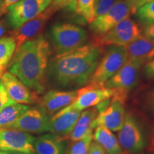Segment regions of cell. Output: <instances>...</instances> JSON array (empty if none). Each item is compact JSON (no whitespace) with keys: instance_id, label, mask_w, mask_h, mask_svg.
Instances as JSON below:
<instances>
[{"instance_id":"obj_1","label":"cell","mask_w":154,"mask_h":154,"mask_svg":"<svg viewBox=\"0 0 154 154\" xmlns=\"http://www.w3.org/2000/svg\"><path fill=\"white\" fill-rule=\"evenodd\" d=\"M102 52L103 47L94 41L73 51L57 54L48 67L50 78L59 87H82L89 81Z\"/></svg>"},{"instance_id":"obj_2","label":"cell","mask_w":154,"mask_h":154,"mask_svg":"<svg viewBox=\"0 0 154 154\" xmlns=\"http://www.w3.org/2000/svg\"><path fill=\"white\" fill-rule=\"evenodd\" d=\"M50 46L42 34L24 42L16 50L9 66V72L16 76L36 94L45 91Z\"/></svg>"},{"instance_id":"obj_3","label":"cell","mask_w":154,"mask_h":154,"mask_svg":"<svg viewBox=\"0 0 154 154\" xmlns=\"http://www.w3.org/2000/svg\"><path fill=\"white\" fill-rule=\"evenodd\" d=\"M51 36L57 54L78 49L85 45L88 38L86 31L70 23H59L51 28Z\"/></svg>"},{"instance_id":"obj_4","label":"cell","mask_w":154,"mask_h":154,"mask_svg":"<svg viewBox=\"0 0 154 154\" xmlns=\"http://www.w3.org/2000/svg\"><path fill=\"white\" fill-rule=\"evenodd\" d=\"M128 58L124 46H109L88 83L103 86L124 66Z\"/></svg>"},{"instance_id":"obj_5","label":"cell","mask_w":154,"mask_h":154,"mask_svg":"<svg viewBox=\"0 0 154 154\" xmlns=\"http://www.w3.org/2000/svg\"><path fill=\"white\" fill-rule=\"evenodd\" d=\"M119 143L125 154H140L146 143L143 130L133 113H126L122 128L118 131Z\"/></svg>"},{"instance_id":"obj_6","label":"cell","mask_w":154,"mask_h":154,"mask_svg":"<svg viewBox=\"0 0 154 154\" xmlns=\"http://www.w3.org/2000/svg\"><path fill=\"white\" fill-rule=\"evenodd\" d=\"M134 5L126 0H118L109 11L96 17L89 24V30L95 37H101L124 19L135 14Z\"/></svg>"},{"instance_id":"obj_7","label":"cell","mask_w":154,"mask_h":154,"mask_svg":"<svg viewBox=\"0 0 154 154\" xmlns=\"http://www.w3.org/2000/svg\"><path fill=\"white\" fill-rule=\"evenodd\" d=\"M53 0H20L11 5L7 11L9 24L14 30L42 14Z\"/></svg>"},{"instance_id":"obj_8","label":"cell","mask_w":154,"mask_h":154,"mask_svg":"<svg viewBox=\"0 0 154 154\" xmlns=\"http://www.w3.org/2000/svg\"><path fill=\"white\" fill-rule=\"evenodd\" d=\"M143 63L128 59L124 65L110 79L103 84L106 88H112L116 91L128 95L131 90L136 87L139 82L140 72Z\"/></svg>"},{"instance_id":"obj_9","label":"cell","mask_w":154,"mask_h":154,"mask_svg":"<svg viewBox=\"0 0 154 154\" xmlns=\"http://www.w3.org/2000/svg\"><path fill=\"white\" fill-rule=\"evenodd\" d=\"M141 34L139 25L130 18L124 19L101 37H95L94 42L103 46H126Z\"/></svg>"},{"instance_id":"obj_10","label":"cell","mask_w":154,"mask_h":154,"mask_svg":"<svg viewBox=\"0 0 154 154\" xmlns=\"http://www.w3.org/2000/svg\"><path fill=\"white\" fill-rule=\"evenodd\" d=\"M114 94L115 90L112 88H106L102 85L88 84L77 90L76 99L66 108L82 112L111 99Z\"/></svg>"},{"instance_id":"obj_11","label":"cell","mask_w":154,"mask_h":154,"mask_svg":"<svg viewBox=\"0 0 154 154\" xmlns=\"http://www.w3.org/2000/svg\"><path fill=\"white\" fill-rule=\"evenodd\" d=\"M59 9L60 8L56 4L52 2L42 14L25 23L20 28L13 31L10 36L14 38L16 42V50L18 49L24 42L40 35L39 34L45 27L48 21Z\"/></svg>"},{"instance_id":"obj_12","label":"cell","mask_w":154,"mask_h":154,"mask_svg":"<svg viewBox=\"0 0 154 154\" xmlns=\"http://www.w3.org/2000/svg\"><path fill=\"white\" fill-rule=\"evenodd\" d=\"M125 101L113 95L109 104L99 111L94 119L92 128L103 126L112 132H118L124 123L126 111Z\"/></svg>"},{"instance_id":"obj_13","label":"cell","mask_w":154,"mask_h":154,"mask_svg":"<svg viewBox=\"0 0 154 154\" xmlns=\"http://www.w3.org/2000/svg\"><path fill=\"white\" fill-rule=\"evenodd\" d=\"M50 119L49 116L41 107L29 108L10 128L28 134H42L50 131Z\"/></svg>"},{"instance_id":"obj_14","label":"cell","mask_w":154,"mask_h":154,"mask_svg":"<svg viewBox=\"0 0 154 154\" xmlns=\"http://www.w3.org/2000/svg\"><path fill=\"white\" fill-rule=\"evenodd\" d=\"M33 136L14 128H0V151L34 153Z\"/></svg>"},{"instance_id":"obj_15","label":"cell","mask_w":154,"mask_h":154,"mask_svg":"<svg viewBox=\"0 0 154 154\" xmlns=\"http://www.w3.org/2000/svg\"><path fill=\"white\" fill-rule=\"evenodd\" d=\"M9 97L17 103L29 104L37 100L36 93L10 72H5L0 77Z\"/></svg>"},{"instance_id":"obj_16","label":"cell","mask_w":154,"mask_h":154,"mask_svg":"<svg viewBox=\"0 0 154 154\" xmlns=\"http://www.w3.org/2000/svg\"><path fill=\"white\" fill-rule=\"evenodd\" d=\"M80 114V111L63 108L50 119V131L63 139H66L74 129Z\"/></svg>"},{"instance_id":"obj_17","label":"cell","mask_w":154,"mask_h":154,"mask_svg":"<svg viewBox=\"0 0 154 154\" xmlns=\"http://www.w3.org/2000/svg\"><path fill=\"white\" fill-rule=\"evenodd\" d=\"M76 91L50 90L40 99V107L49 116L54 115L63 108L72 104L76 99Z\"/></svg>"},{"instance_id":"obj_18","label":"cell","mask_w":154,"mask_h":154,"mask_svg":"<svg viewBox=\"0 0 154 154\" xmlns=\"http://www.w3.org/2000/svg\"><path fill=\"white\" fill-rule=\"evenodd\" d=\"M128 59H136L143 63L154 57V42L140 34L125 46Z\"/></svg>"},{"instance_id":"obj_19","label":"cell","mask_w":154,"mask_h":154,"mask_svg":"<svg viewBox=\"0 0 154 154\" xmlns=\"http://www.w3.org/2000/svg\"><path fill=\"white\" fill-rule=\"evenodd\" d=\"M65 140L54 134H45L34 138L36 154H65Z\"/></svg>"},{"instance_id":"obj_20","label":"cell","mask_w":154,"mask_h":154,"mask_svg":"<svg viewBox=\"0 0 154 154\" xmlns=\"http://www.w3.org/2000/svg\"><path fill=\"white\" fill-rule=\"evenodd\" d=\"M93 139L107 154H125L118 138L111 131L103 126H97L93 131Z\"/></svg>"},{"instance_id":"obj_21","label":"cell","mask_w":154,"mask_h":154,"mask_svg":"<svg viewBox=\"0 0 154 154\" xmlns=\"http://www.w3.org/2000/svg\"><path fill=\"white\" fill-rule=\"evenodd\" d=\"M97 115L98 111L95 106L82 111L74 129L69 136L71 141L74 142L82 139L88 133L93 131L92 124Z\"/></svg>"},{"instance_id":"obj_22","label":"cell","mask_w":154,"mask_h":154,"mask_svg":"<svg viewBox=\"0 0 154 154\" xmlns=\"http://www.w3.org/2000/svg\"><path fill=\"white\" fill-rule=\"evenodd\" d=\"M29 108L26 105L15 103L2 110L0 111V128H10Z\"/></svg>"},{"instance_id":"obj_23","label":"cell","mask_w":154,"mask_h":154,"mask_svg":"<svg viewBox=\"0 0 154 154\" xmlns=\"http://www.w3.org/2000/svg\"><path fill=\"white\" fill-rule=\"evenodd\" d=\"M16 51V42L11 36L0 38V77Z\"/></svg>"},{"instance_id":"obj_24","label":"cell","mask_w":154,"mask_h":154,"mask_svg":"<svg viewBox=\"0 0 154 154\" xmlns=\"http://www.w3.org/2000/svg\"><path fill=\"white\" fill-rule=\"evenodd\" d=\"M96 0H76V12L88 24L95 19Z\"/></svg>"},{"instance_id":"obj_25","label":"cell","mask_w":154,"mask_h":154,"mask_svg":"<svg viewBox=\"0 0 154 154\" xmlns=\"http://www.w3.org/2000/svg\"><path fill=\"white\" fill-rule=\"evenodd\" d=\"M135 14L138 20L146 26L154 24V2H150L140 6Z\"/></svg>"},{"instance_id":"obj_26","label":"cell","mask_w":154,"mask_h":154,"mask_svg":"<svg viewBox=\"0 0 154 154\" xmlns=\"http://www.w3.org/2000/svg\"><path fill=\"white\" fill-rule=\"evenodd\" d=\"M93 140V131L88 133L82 139L72 142L67 154H87Z\"/></svg>"},{"instance_id":"obj_27","label":"cell","mask_w":154,"mask_h":154,"mask_svg":"<svg viewBox=\"0 0 154 154\" xmlns=\"http://www.w3.org/2000/svg\"><path fill=\"white\" fill-rule=\"evenodd\" d=\"M117 1L118 0H96L95 18L105 14Z\"/></svg>"},{"instance_id":"obj_28","label":"cell","mask_w":154,"mask_h":154,"mask_svg":"<svg viewBox=\"0 0 154 154\" xmlns=\"http://www.w3.org/2000/svg\"><path fill=\"white\" fill-rule=\"evenodd\" d=\"M17 103L9 97L6 88L0 79V111L9 106Z\"/></svg>"},{"instance_id":"obj_29","label":"cell","mask_w":154,"mask_h":154,"mask_svg":"<svg viewBox=\"0 0 154 154\" xmlns=\"http://www.w3.org/2000/svg\"><path fill=\"white\" fill-rule=\"evenodd\" d=\"M53 2L56 4L59 8H65L70 11L76 12V0H55Z\"/></svg>"},{"instance_id":"obj_30","label":"cell","mask_w":154,"mask_h":154,"mask_svg":"<svg viewBox=\"0 0 154 154\" xmlns=\"http://www.w3.org/2000/svg\"><path fill=\"white\" fill-rule=\"evenodd\" d=\"M143 74L146 79L154 81V57L144 64Z\"/></svg>"},{"instance_id":"obj_31","label":"cell","mask_w":154,"mask_h":154,"mask_svg":"<svg viewBox=\"0 0 154 154\" xmlns=\"http://www.w3.org/2000/svg\"><path fill=\"white\" fill-rule=\"evenodd\" d=\"M20 0H3L2 2L0 4V17L7 12L8 9L11 5L18 2Z\"/></svg>"},{"instance_id":"obj_32","label":"cell","mask_w":154,"mask_h":154,"mask_svg":"<svg viewBox=\"0 0 154 154\" xmlns=\"http://www.w3.org/2000/svg\"><path fill=\"white\" fill-rule=\"evenodd\" d=\"M87 154H107L102 147L95 141L91 142Z\"/></svg>"},{"instance_id":"obj_33","label":"cell","mask_w":154,"mask_h":154,"mask_svg":"<svg viewBox=\"0 0 154 154\" xmlns=\"http://www.w3.org/2000/svg\"><path fill=\"white\" fill-rule=\"evenodd\" d=\"M143 35L154 42V24L146 26L143 31Z\"/></svg>"},{"instance_id":"obj_34","label":"cell","mask_w":154,"mask_h":154,"mask_svg":"<svg viewBox=\"0 0 154 154\" xmlns=\"http://www.w3.org/2000/svg\"><path fill=\"white\" fill-rule=\"evenodd\" d=\"M146 104L151 110L154 111V88L147 94L146 98Z\"/></svg>"},{"instance_id":"obj_35","label":"cell","mask_w":154,"mask_h":154,"mask_svg":"<svg viewBox=\"0 0 154 154\" xmlns=\"http://www.w3.org/2000/svg\"><path fill=\"white\" fill-rule=\"evenodd\" d=\"M7 31V23L5 19L0 20V38L2 37V36Z\"/></svg>"},{"instance_id":"obj_36","label":"cell","mask_w":154,"mask_h":154,"mask_svg":"<svg viewBox=\"0 0 154 154\" xmlns=\"http://www.w3.org/2000/svg\"><path fill=\"white\" fill-rule=\"evenodd\" d=\"M149 151L152 153L154 154V128L152 130L151 137H150V144H149Z\"/></svg>"},{"instance_id":"obj_37","label":"cell","mask_w":154,"mask_h":154,"mask_svg":"<svg viewBox=\"0 0 154 154\" xmlns=\"http://www.w3.org/2000/svg\"><path fill=\"white\" fill-rule=\"evenodd\" d=\"M150 2H154V0H140V1H139L138 3H136V5H134L135 11L137 10V9L138 8V7H140V6L143 5L144 4H146V3ZM135 13H136V12H135Z\"/></svg>"},{"instance_id":"obj_38","label":"cell","mask_w":154,"mask_h":154,"mask_svg":"<svg viewBox=\"0 0 154 154\" xmlns=\"http://www.w3.org/2000/svg\"><path fill=\"white\" fill-rule=\"evenodd\" d=\"M0 154H34V153H24V152H19V151H1Z\"/></svg>"},{"instance_id":"obj_39","label":"cell","mask_w":154,"mask_h":154,"mask_svg":"<svg viewBox=\"0 0 154 154\" xmlns=\"http://www.w3.org/2000/svg\"><path fill=\"white\" fill-rule=\"evenodd\" d=\"M126 1H128V2H131L132 4L133 5H134H134H136V3H138V2L139 1H140V0H126Z\"/></svg>"},{"instance_id":"obj_40","label":"cell","mask_w":154,"mask_h":154,"mask_svg":"<svg viewBox=\"0 0 154 154\" xmlns=\"http://www.w3.org/2000/svg\"><path fill=\"white\" fill-rule=\"evenodd\" d=\"M2 1H3V0H0V4L2 2Z\"/></svg>"},{"instance_id":"obj_41","label":"cell","mask_w":154,"mask_h":154,"mask_svg":"<svg viewBox=\"0 0 154 154\" xmlns=\"http://www.w3.org/2000/svg\"><path fill=\"white\" fill-rule=\"evenodd\" d=\"M53 1H55V0H53Z\"/></svg>"}]
</instances>
